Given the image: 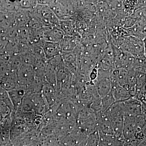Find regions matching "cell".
I'll list each match as a JSON object with an SVG mask.
<instances>
[{
  "label": "cell",
  "instance_id": "1",
  "mask_svg": "<svg viewBox=\"0 0 146 146\" xmlns=\"http://www.w3.org/2000/svg\"><path fill=\"white\" fill-rule=\"evenodd\" d=\"M120 48L135 58L145 56V48L143 40L135 36H125Z\"/></svg>",
  "mask_w": 146,
  "mask_h": 146
},
{
  "label": "cell",
  "instance_id": "2",
  "mask_svg": "<svg viewBox=\"0 0 146 146\" xmlns=\"http://www.w3.org/2000/svg\"><path fill=\"white\" fill-rule=\"evenodd\" d=\"M16 76L18 86L25 87L27 91L36 77L33 66L25 64H23L16 72Z\"/></svg>",
  "mask_w": 146,
  "mask_h": 146
},
{
  "label": "cell",
  "instance_id": "3",
  "mask_svg": "<svg viewBox=\"0 0 146 146\" xmlns=\"http://www.w3.org/2000/svg\"><path fill=\"white\" fill-rule=\"evenodd\" d=\"M94 82L98 95L102 98L111 91V81L108 74L98 71V78Z\"/></svg>",
  "mask_w": 146,
  "mask_h": 146
},
{
  "label": "cell",
  "instance_id": "4",
  "mask_svg": "<svg viewBox=\"0 0 146 146\" xmlns=\"http://www.w3.org/2000/svg\"><path fill=\"white\" fill-rule=\"evenodd\" d=\"M41 94L50 109H52L58 101L57 89L46 82L43 85Z\"/></svg>",
  "mask_w": 146,
  "mask_h": 146
},
{
  "label": "cell",
  "instance_id": "5",
  "mask_svg": "<svg viewBox=\"0 0 146 146\" xmlns=\"http://www.w3.org/2000/svg\"><path fill=\"white\" fill-rule=\"evenodd\" d=\"M65 36L60 27H47L43 29V39L46 42L59 43Z\"/></svg>",
  "mask_w": 146,
  "mask_h": 146
},
{
  "label": "cell",
  "instance_id": "6",
  "mask_svg": "<svg viewBox=\"0 0 146 146\" xmlns=\"http://www.w3.org/2000/svg\"><path fill=\"white\" fill-rule=\"evenodd\" d=\"M11 122V113L0 121V145H6L11 140L10 129Z\"/></svg>",
  "mask_w": 146,
  "mask_h": 146
},
{
  "label": "cell",
  "instance_id": "7",
  "mask_svg": "<svg viewBox=\"0 0 146 146\" xmlns=\"http://www.w3.org/2000/svg\"><path fill=\"white\" fill-rule=\"evenodd\" d=\"M9 95L13 108V112H16L21 104L24 97L27 94L26 88L18 86L15 89L8 91Z\"/></svg>",
  "mask_w": 146,
  "mask_h": 146
},
{
  "label": "cell",
  "instance_id": "8",
  "mask_svg": "<svg viewBox=\"0 0 146 146\" xmlns=\"http://www.w3.org/2000/svg\"><path fill=\"white\" fill-rule=\"evenodd\" d=\"M44 53L45 57L47 60L54 57L57 55L61 54V50L59 43L43 41L40 44Z\"/></svg>",
  "mask_w": 146,
  "mask_h": 146
},
{
  "label": "cell",
  "instance_id": "9",
  "mask_svg": "<svg viewBox=\"0 0 146 146\" xmlns=\"http://www.w3.org/2000/svg\"><path fill=\"white\" fill-rule=\"evenodd\" d=\"M111 81L112 93L116 102H123L129 99L130 97L127 90L120 86L117 82L110 80Z\"/></svg>",
  "mask_w": 146,
  "mask_h": 146
},
{
  "label": "cell",
  "instance_id": "10",
  "mask_svg": "<svg viewBox=\"0 0 146 146\" xmlns=\"http://www.w3.org/2000/svg\"><path fill=\"white\" fill-rule=\"evenodd\" d=\"M45 82L50 84L57 90L56 70L48 63L44 75Z\"/></svg>",
  "mask_w": 146,
  "mask_h": 146
},
{
  "label": "cell",
  "instance_id": "11",
  "mask_svg": "<svg viewBox=\"0 0 146 146\" xmlns=\"http://www.w3.org/2000/svg\"><path fill=\"white\" fill-rule=\"evenodd\" d=\"M61 52L73 51L77 46L76 41L70 36H65L59 43Z\"/></svg>",
  "mask_w": 146,
  "mask_h": 146
},
{
  "label": "cell",
  "instance_id": "12",
  "mask_svg": "<svg viewBox=\"0 0 146 146\" xmlns=\"http://www.w3.org/2000/svg\"><path fill=\"white\" fill-rule=\"evenodd\" d=\"M18 7L20 9L33 10L38 5L36 1H16Z\"/></svg>",
  "mask_w": 146,
  "mask_h": 146
},
{
  "label": "cell",
  "instance_id": "13",
  "mask_svg": "<svg viewBox=\"0 0 146 146\" xmlns=\"http://www.w3.org/2000/svg\"><path fill=\"white\" fill-rule=\"evenodd\" d=\"M135 79L137 89H141L146 86V73L135 71Z\"/></svg>",
  "mask_w": 146,
  "mask_h": 146
},
{
  "label": "cell",
  "instance_id": "14",
  "mask_svg": "<svg viewBox=\"0 0 146 146\" xmlns=\"http://www.w3.org/2000/svg\"><path fill=\"white\" fill-rule=\"evenodd\" d=\"M0 101L5 104L10 110L11 112H13V108L9 95L8 91L0 87Z\"/></svg>",
  "mask_w": 146,
  "mask_h": 146
},
{
  "label": "cell",
  "instance_id": "15",
  "mask_svg": "<svg viewBox=\"0 0 146 146\" xmlns=\"http://www.w3.org/2000/svg\"><path fill=\"white\" fill-rule=\"evenodd\" d=\"M102 102V111L103 112L107 110L110 106L116 102L111 91L104 98H103Z\"/></svg>",
  "mask_w": 146,
  "mask_h": 146
},
{
  "label": "cell",
  "instance_id": "16",
  "mask_svg": "<svg viewBox=\"0 0 146 146\" xmlns=\"http://www.w3.org/2000/svg\"><path fill=\"white\" fill-rule=\"evenodd\" d=\"M137 1H125L123 3V10L127 16L133 14L135 10Z\"/></svg>",
  "mask_w": 146,
  "mask_h": 146
},
{
  "label": "cell",
  "instance_id": "17",
  "mask_svg": "<svg viewBox=\"0 0 146 146\" xmlns=\"http://www.w3.org/2000/svg\"><path fill=\"white\" fill-rule=\"evenodd\" d=\"M137 22V19L133 14L125 16L122 20L121 23L125 29H129L133 27Z\"/></svg>",
  "mask_w": 146,
  "mask_h": 146
},
{
  "label": "cell",
  "instance_id": "18",
  "mask_svg": "<svg viewBox=\"0 0 146 146\" xmlns=\"http://www.w3.org/2000/svg\"><path fill=\"white\" fill-rule=\"evenodd\" d=\"M108 2L110 7L112 10L117 11L123 10V1H108Z\"/></svg>",
  "mask_w": 146,
  "mask_h": 146
},
{
  "label": "cell",
  "instance_id": "19",
  "mask_svg": "<svg viewBox=\"0 0 146 146\" xmlns=\"http://www.w3.org/2000/svg\"><path fill=\"white\" fill-rule=\"evenodd\" d=\"M11 112L8 106L3 102L0 101V115L3 118L5 117Z\"/></svg>",
  "mask_w": 146,
  "mask_h": 146
},
{
  "label": "cell",
  "instance_id": "20",
  "mask_svg": "<svg viewBox=\"0 0 146 146\" xmlns=\"http://www.w3.org/2000/svg\"><path fill=\"white\" fill-rule=\"evenodd\" d=\"M146 7V1H137L134 11Z\"/></svg>",
  "mask_w": 146,
  "mask_h": 146
},
{
  "label": "cell",
  "instance_id": "21",
  "mask_svg": "<svg viewBox=\"0 0 146 146\" xmlns=\"http://www.w3.org/2000/svg\"><path fill=\"white\" fill-rule=\"evenodd\" d=\"M143 42L144 46H145V50H146V37L143 39Z\"/></svg>",
  "mask_w": 146,
  "mask_h": 146
}]
</instances>
